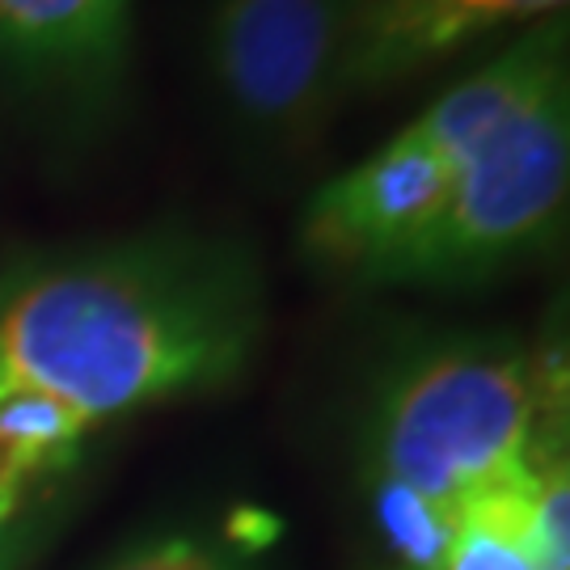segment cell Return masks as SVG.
<instances>
[{"mask_svg":"<svg viewBox=\"0 0 570 570\" xmlns=\"http://www.w3.org/2000/svg\"><path fill=\"white\" fill-rule=\"evenodd\" d=\"M263 338V263L225 228L153 225L0 263V385L94 428L237 385Z\"/></svg>","mask_w":570,"mask_h":570,"instance_id":"obj_1","label":"cell"},{"mask_svg":"<svg viewBox=\"0 0 570 570\" xmlns=\"http://www.w3.org/2000/svg\"><path fill=\"white\" fill-rule=\"evenodd\" d=\"M567 406L562 346L431 334L389 355L367 406V473L465 508L553 452Z\"/></svg>","mask_w":570,"mask_h":570,"instance_id":"obj_2","label":"cell"},{"mask_svg":"<svg viewBox=\"0 0 570 570\" xmlns=\"http://www.w3.org/2000/svg\"><path fill=\"white\" fill-rule=\"evenodd\" d=\"M570 199V77L452 165L440 212L367 284L461 292L550 249Z\"/></svg>","mask_w":570,"mask_h":570,"instance_id":"obj_3","label":"cell"},{"mask_svg":"<svg viewBox=\"0 0 570 570\" xmlns=\"http://www.w3.org/2000/svg\"><path fill=\"white\" fill-rule=\"evenodd\" d=\"M360 0H212L199 30L204 89L225 136L258 161L317 144L346 102Z\"/></svg>","mask_w":570,"mask_h":570,"instance_id":"obj_4","label":"cell"},{"mask_svg":"<svg viewBox=\"0 0 570 570\" xmlns=\"http://www.w3.org/2000/svg\"><path fill=\"white\" fill-rule=\"evenodd\" d=\"M136 0H0V98L47 144L85 148L122 119Z\"/></svg>","mask_w":570,"mask_h":570,"instance_id":"obj_5","label":"cell"},{"mask_svg":"<svg viewBox=\"0 0 570 570\" xmlns=\"http://www.w3.org/2000/svg\"><path fill=\"white\" fill-rule=\"evenodd\" d=\"M449 186V165L402 127L385 148L317 186L296 225L301 249L322 271L367 284L440 212Z\"/></svg>","mask_w":570,"mask_h":570,"instance_id":"obj_6","label":"cell"},{"mask_svg":"<svg viewBox=\"0 0 570 570\" xmlns=\"http://www.w3.org/2000/svg\"><path fill=\"white\" fill-rule=\"evenodd\" d=\"M567 13V0H360L346 47V98L406 85L503 26Z\"/></svg>","mask_w":570,"mask_h":570,"instance_id":"obj_7","label":"cell"},{"mask_svg":"<svg viewBox=\"0 0 570 570\" xmlns=\"http://www.w3.org/2000/svg\"><path fill=\"white\" fill-rule=\"evenodd\" d=\"M562 77H570L567 13L532 21L503 56L482 63L478 72H469L449 94H440L419 119L410 122V131L452 169L473 144H482L499 122L520 115L537 94H546Z\"/></svg>","mask_w":570,"mask_h":570,"instance_id":"obj_8","label":"cell"},{"mask_svg":"<svg viewBox=\"0 0 570 570\" xmlns=\"http://www.w3.org/2000/svg\"><path fill=\"white\" fill-rule=\"evenodd\" d=\"M94 423L56 397H42L26 385H0V473L56 487V478L81 461Z\"/></svg>","mask_w":570,"mask_h":570,"instance_id":"obj_9","label":"cell"},{"mask_svg":"<svg viewBox=\"0 0 570 570\" xmlns=\"http://www.w3.org/2000/svg\"><path fill=\"white\" fill-rule=\"evenodd\" d=\"M367 490H372V520L389 558L402 570H444L461 529V511L376 473H367Z\"/></svg>","mask_w":570,"mask_h":570,"instance_id":"obj_10","label":"cell"},{"mask_svg":"<svg viewBox=\"0 0 570 570\" xmlns=\"http://www.w3.org/2000/svg\"><path fill=\"white\" fill-rule=\"evenodd\" d=\"M532 469L461 508V529L444 570H546L537 562L529 529H524V490H529Z\"/></svg>","mask_w":570,"mask_h":570,"instance_id":"obj_11","label":"cell"},{"mask_svg":"<svg viewBox=\"0 0 570 570\" xmlns=\"http://www.w3.org/2000/svg\"><path fill=\"white\" fill-rule=\"evenodd\" d=\"M56 487H30L0 473V570H21L47 532V503Z\"/></svg>","mask_w":570,"mask_h":570,"instance_id":"obj_12","label":"cell"},{"mask_svg":"<svg viewBox=\"0 0 570 570\" xmlns=\"http://www.w3.org/2000/svg\"><path fill=\"white\" fill-rule=\"evenodd\" d=\"M106 570H237V567L225 562L216 550H207L204 541H195V537H161V541H148L140 550L115 558Z\"/></svg>","mask_w":570,"mask_h":570,"instance_id":"obj_13","label":"cell"}]
</instances>
